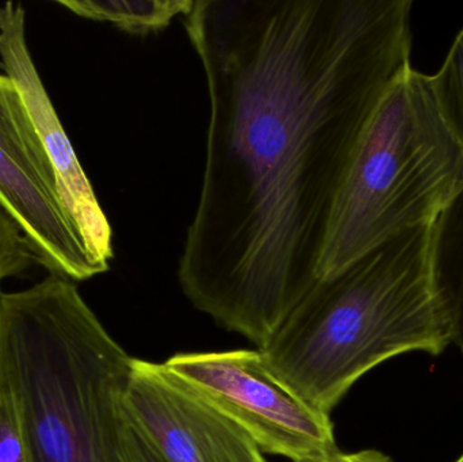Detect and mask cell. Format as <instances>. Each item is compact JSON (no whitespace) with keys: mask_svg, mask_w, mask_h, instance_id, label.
<instances>
[{"mask_svg":"<svg viewBox=\"0 0 463 462\" xmlns=\"http://www.w3.org/2000/svg\"><path fill=\"white\" fill-rule=\"evenodd\" d=\"M412 0H195L209 98L182 292L261 349L317 282L337 190L370 117L411 68Z\"/></svg>","mask_w":463,"mask_h":462,"instance_id":"1","label":"cell"},{"mask_svg":"<svg viewBox=\"0 0 463 462\" xmlns=\"http://www.w3.org/2000/svg\"><path fill=\"white\" fill-rule=\"evenodd\" d=\"M434 222L318 279L259 349L272 374L313 409L331 415L361 377L391 358L439 355L454 344L435 278Z\"/></svg>","mask_w":463,"mask_h":462,"instance_id":"2","label":"cell"},{"mask_svg":"<svg viewBox=\"0 0 463 462\" xmlns=\"http://www.w3.org/2000/svg\"><path fill=\"white\" fill-rule=\"evenodd\" d=\"M135 358L75 282L0 290V388L34 462H130L127 395Z\"/></svg>","mask_w":463,"mask_h":462,"instance_id":"3","label":"cell"},{"mask_svg":"<svg viewBox=\"0 0 463 462\" xmlns=\"http://www.w3.org/2000/svg\"><path fill=\"white\" fill-rule=\"evenodd\" d=\"M463 186V143L429 75L411 68L364 127L337 190L318 279L331 278L389 239L434 222Z\"/></svg>","mask_w":463,"mask_h":462,"instance_id":"4","label":"cell"},{"mask_svg":"<svg viewBox=\"0 0 463 462\" xmlns=\"http://www.w3.org/2000/svg\"><path fill=\"white\" fill-rule=\"evenodd\" d=\"M163 365L267 455L310 462L337 450L331 415L277 379L260 350L181 353Z\"/></svg>","mask_w":463,"mask_h":462,"instance_id":"5","label":"cell"},{"mask_svg":"<svg viewBox=\"0 0 463 462\" xmlns=\"http://www.w3.org/2000/svg\"><path fill=\"white\" fill-rule=\"evenodd\" d=\"M0 209L33 260L54 276L86 281L106 273L68 213L15 84L0 75Z\"/></svg>","mask_w":463,"mask_h":462,"instance_id":"6","label":"cell"},{"mask_svg":"<svg viewBox=\"0 0 463 462\" xmlns=\"http://www.w3.org/2000/svg\"><path fill=\"white\" fill-rule=\"evenodd\" d=\"M127 410L165 462H267L245 431L163 363L135 358Z\"/></svg>","mask_w":463,"mask_h":462,"instance_id":"7","label":"cell"},{"mask_svg":"<svg viewBox=\"0 0 463 462\" xmlns=\"http://www.w3.org/2000/svg\"><path fill=\"white\" fill-rule=\"evenodd\" d=\"M0 62L21 94L68 213L95 262L108 271L114 258L113 230L35 67L26 40V11L21 3L0 5Z\"/></svg>","mask_w":463,"mask_h":462,"instance_id":"8","label":"cell"},{"mask_svg":"<svg viewBox=\"0 0 463 462\" xmlns=\"http://www.w3.org/2000/svg\"><path fill=\"white\" fill-rule=\"evenodd\" d=\"M432 260L438 288L453 322V344L463 354V186L435 220Z\"/></svg>","mask_w":463,"mask_h":462,"instance_id":"9","label":"cell"},{"mask_svg":"<svg viewBox=\"0 0 463 462\" xmlns=\"http://www.w3.org/2000/svg\"><path fill=\"white\" fill-rule=\"evenodd\" d=\"M195 0H57L75 15L110 24L129 34L146 35L165 30L178 16H186Z\"/></svg>","mask_w":463,"mask_h":462,"instance_id":"10","label":"cell"},{"mask_svg":"<svg viewBox=\"0 0 463 462\" xmlns=\"http://www.w3.org/2000/svg\"><path fill=\"white\" fill-rule=\"evenodd\" d=\"M430 80L443 117L463 143V27L442 67Z\"/></svg>","mask_w":463,"mask_h":462,"instance_id":"11","label":"cell"},{"mask_svg":"<svg viewBox=\"0 0 463 462\" xmlns=\"http://www.w3.org/2000/svg\"><path fill=\"white\" fill-rule=\"evenodd\" d=\"M0 462H34L15 409L2 388H0Z\"/></svg>","mask_w":463,"mask_h":462,"instance_id":"12","label":"cell"},{"mask_svg":"<svg viewBox=\"0 0 463 462\" xmlns=\"http://www.w3.org/2000/svg\"><path fill=\"white\" fill-rule=\"evenodd\" d=\"M33 262L32 254L21 232L0 209V285L24 273Z\"/></svg>","mask_w":463,"mask_h":462,"instance_id":"13","label":"cell"},{"mask_svg":"<svg viewBox=\"0 0 463 462\" xmlns=\"http://www.w3.org/2000/svg\"><path fill=\"white\" fill-rule=\"evenodd\" d=\"M127 447L130 462H165L130 417L129 425H128Z\"/></svg>","mask_w":463,"mask_h":462,"instance_id":"14","label":"cell"},{"mask_svg":"<svg viewBox=\"0 0 463 462\" xmlns=\"http://www.w3.org/2000/svg\"><path fill=\"white\" fill-rule=\"evenodd\" d=\"M310 462H393V460L378 450L369 449L356 453H342L340 450H336L320 460Z\"/></svg>","mask_w":463,"mask_h":462,"instance_id":"15","label":"cell"},{"mask_svg":"<svg viewBox=\"0 0 463 462\" xmlns=\"http://www.w3.org/2000/svg\"><path fill=\"white\" fill-rule=\"evenodd\" d=\"M457 462H463V456H462V457H461V458H459V460H458V461H457Z\"/></svg>","mask_w":463,"mask_h":462,"instance_id":"16","label":"cell"}]
</instances>
